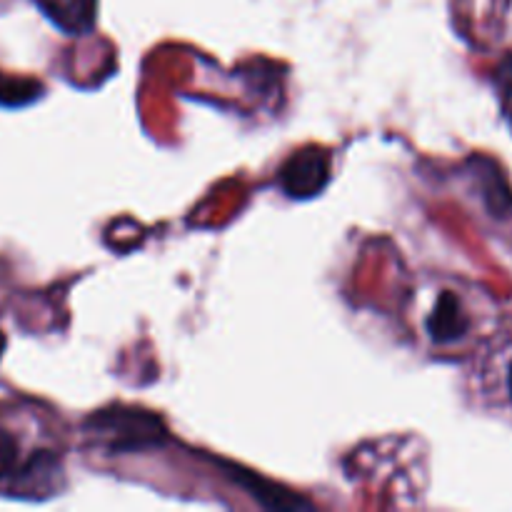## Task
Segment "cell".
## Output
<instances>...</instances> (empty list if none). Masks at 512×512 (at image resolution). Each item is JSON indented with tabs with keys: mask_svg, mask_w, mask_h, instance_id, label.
<instances>
[{
	"mask_svg": "<svg viewBox=\"0 0 512 512\" xmlns=\"http://www.w3.org/2000/svg\"><path fill=\"white\" fill-rule=\"evenodd\" d=\"M53 473L55 460L50 458V455H40V458L23 463V460H20L18 440L10 433H5V430H0V483L13 480V485H18V488L35 490Z\"/></svg>",
	"mask_w": 512,
	"mask_h": 512,
	"instance_id": "3",
	"label": "cell"
},
{
	"mask_svg": "<svg viewBox=\"0 0 512 512\" xmlns=\"http://www.w3.org/2000/svg\"><path fill=\"white\" fill-rule=\"evenodd\" d=\"M3 350H5V335L0 333V358H3Z\"/></svg>",
	"mask_w": 512,
	"mask_h": 512,
	"instance_id": "7",
	"label": "cell"
},
{
	"mask_svg": "<svg viewBox=\"0 0 512 512\" xmlns=\"http://www.w3.org/2000/svg\"><path fill=\"white\" fill-rule=\"evenodd\" d=\"M465 330H468V318L460 308V300L453 293H443L428 320L430 338L435 343H453V340L463 338Z\"/></svg>",
	"mask_w": 512,
	"mask_h": 512,
	"instance_id": "5",
	"label": "cell"
},
{
	"mask_svg": "<svg viewBox=\"0 0 512 512\" xmlns=\"http://www.w3.org/2000/svg\"><path fill=\"white\" fill-rule=\"evenodd\" d=\"M280 188L290 198H315L330 180V158L325 150H300L280 168Z\"/></svg>",
	"mask_w": 512,
	"mask_h": 512,
	"instance_id": "2",
	"label": "cell"
},
{
	"mask_svg": "<svg viewBox=\"0 0 512 512\" xmlns=\"http://www.w3.org/2000/svg\"><path fill=\"white\" fill-rule=\"evenodd\" d=\"M90 423H93L95 433L113 450L153 445L165 433L160 418L143 413V410H105Z\"/></svg>",
	"mask_w": 512,
	"mask_h": 512,
	"instance_id": "1",
	"label": "cell"
},
{
	"mask_svg": "<svg viewBox=\"0 0 512 512\" xmlns=\"http://www.w3.org/2000/svg\"><path fill=\"white\" fill-rule=\"evenodd\" d=\"M40 10L68 35H85L98 18V0H38Z\"/></svg>",
	"mask_w": 512,
	"mask_h": 512,
	"instance_id": "4",
	"label": "cell"
},
{
	"mask_svg": "<svg viewBox=\"0 0 512 512\" xmlns=\"http://www.w3.org/2000/svg\"><path fill=\"white\" fill-rule=\"evenodd\" d=\"M508 385H510V395H512V365H510V378H508Z\"/></svg>",
	"mask_w": 512,
	"mask_h": 512,
	"instance_id": "8",
	"label": "cell"
},
{
	"mask_svg": "<svg viewBox=\"0 0 512 512\" xmlns=\"http://www.w3.org/2000/svg\"><path fill=\"white\" fill-rule=\"evenodd\" d=\"M495 88H498L505 115H508L512 123V55H508V58L498 65V70H495Z\"/></svg>",
	"mask_w": 512,
	"mask_h": 512,
	"instance_id": "6",
	"label": "cell"
}]
</instances>
